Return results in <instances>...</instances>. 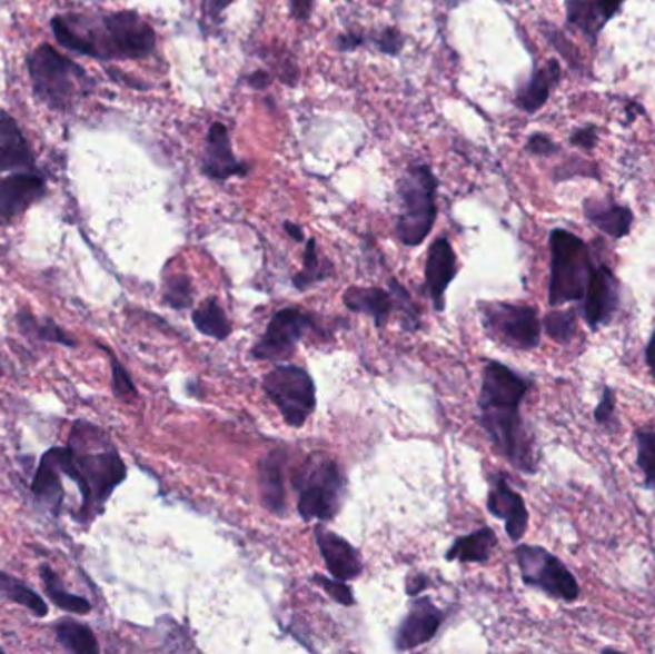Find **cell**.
<instances>
[{
    "label": "cell",
    "instance_id": "obj_1",
    "mask_svg": "<svg viewBox=\"0 0 655 654\" xmlns=\"http://www.w3.org/2000/svg\"><path fill=\"white\" fill-rule=\"evenodd\" d=\"M54 453L60 470L77 482L83 497L77 521L90 523L102 513L113 489L125 480L123 459L108 436L89 423H76L69 434V446L54 447Z\"/></svg>",
    "mask_w": 655,
    "mask_h": 654
},
{
    "label": "cell",
    "instance_id": "obj_2",
    "mask_svg": "<svg viewBox=\"0 0 655 654\" xmlns=\"http://www.w3.org/2000/svg\"><path fill=\"white\" fill-rule=\"evenodd\" d=\"M56 41L69 50L98 60L146 58L156 49V31L137 12H113L100 20L62 18L52 20Z\"/></svg>",
    "mask_w": 655,
    "mask_h": 654
},
{
    "label": "cell",
    "instance_id": "obj_3",
    "mask_svg": "<svg viewBox=\"0 0 655 654\" xmlns=\"http://www.w3.org/2000/svg\"><path fill=\"white\" fill-rule=\"evenodd\" d=\"M527 388L514 383H495L482 386L479 394V423L487 432L498 455L519 473H537L538 455L535 436L522 418L519 405Z\"/></svg>",
    "mask_w": 655,
    "mask_h": 654
},
{
    "label": "cell",
    "instance_id": "obj_4",
    "mask_svg": "<svg viewBox=\"0 0 655 654\" xmlns=\"http://www.w3.org/2000/svg\"><path fill=\"white\" fill-rule=\"evenodd\" d=\"M594 265L588 246L577 235L566 229L552 230L548 304L558 307L585 298Z\"/></svg>",
    "mask_w": 655,
    "mask_h": 654
},
{
    "label": "cell",
    "instance_id": "obj_5",
    "mask_svg": "<svg viewBox=\"0 0 655 654\" xmlns=\"http://www.w3.org/2000/svg\"><path fill=\"white\" fill-rule=\"evenodd\" d=\"M437 179L428 166L408 168L399 181L400 214L395 232L405 246H418L429 237L437 217Z\"/></svg>",
    "mask_w": 655,
    "mask_h": 654
},
{
    "label": "cell",
    "instance_id": "obj_6",
    "mask_svg": "<svg viewBox=\"0 0 655 654\" xmlns=\"http://www.w3.org/2000/svg\"><path fill=\"white\" fill-rule=\"evenodd\" d=\"M28 70L34 95L56 110L73 105L89 89L87 73L49 44H42L28 58Z\"/></svg>",
    "mask_w": 655,
    "mask_h": 654
},
{
    "label": "cell",
    "instance_id": "obj_7",
    "mask_svg": "<svg viewBox=\"0 0 655 654\" xmlns=\"http://www.w3.org/2000/svg\"><path fill=\"white\" fill-rule=\"evenodd\" d=\"M297 511L304 521H331L338 515L344 499V476L336 460L310 457L294 476Z\"/></svg>",
    "mask_w": 655,
    "mask_h": 654
},
{
    "label": "cell",
    "instance_id": "obj_8",
    "mask_svg": "<svg viewBox=\"0 0 655 654\" xmlns=\"http://www.w3.org/2000/svg\"><path fill=\"white\" fill-rule=\"evenodd\" d=\"M262 388L270 402L282 413L284 420L290 426L305 425V420L315 412L317 394L315 383L307 370L296 365H280L270 370L262 380Z\"/></svg>",
    "mask_w": 655,
    "mask_h": 654
},
{
    "label": "cell",
    "instance_id": "obj_9",
    "mask_svg": "<svg viewBox=\"0 0 655 654\" xmlns=\"http://www.w3.org/2000/svg\"><path fill=\"white\" fill-rule=\"evenodd\" d=\"M517 566L525 584L537 587L550 597L573 603L580 597V585L566 564L545 547L519 545L516 549Z\"/></svg>",
    "mask_w": 655,
    "mask_h": 654
},
{
    "label": "cell",
    "instance_id": "obj_10",
    "mask_svg": "<svg viewBox=\"0 0 655 654\" xmlns=\"http://www.w3.org/2000/svg\"><path fill=\"white\" fill-rule=\"evenodd\" d=\"M483 327L495 340L512 349H535L540 344L537 309L508 301L482 304Z\"/></svg>",
    "mask_w": 655,
    "mask_h": 654
},
{
    "label": "cell",
    "instance_id": "obj_11",
    "mask_svg": "<svg viewBox=\"0 0 655 654\" xmlns=\"http://www.w3.org/2000/svg\"><path fill=\"white\" fill-rule=\"evenodd\" d=\"M315 328L312 315L305 314L296 307L282 309L270 319L261 340L257 341L251 356L262 361H284L294 354L297 341L305 333Z\"/></svg>",
    "mask_w": 655,
    "mask_h": 654
},
{
    "label": "cell",
    "instance_id": "obj_12",
    "mask_svg": "<svg viewBox=\"0 0 655 654\" xmlns=\"http://www.w3.org/2000/svg\"><path fill=\"white\" fill-rule=\"evenodd\" d=\"M583 299H585L583 315H585L586 325L593 330L604 327L614 317L619 307V283L607 265H594Z\"/></svg>",
    "mask_w": 655,
    "mask_h": 654
},
{
    "label": "cell",
    "instance_id": "obj_13",
    "mask_svg": "<svg viewBox=\"0 0 655 654\" xmlns=\"http://www.w3.org/2000/svg\"><path fill=\"white\" fill-rule=\"evenodd\" d=\"M443 620H445V614L428 597L416 598L397 630L395 648L397 651H413V648L420 647L424 643L434 640L435 634L441 627Z\"/></svg>",
    "mask_w": 655,
    "mask_h": 654
},
{
    "label": "cell",
    "instance_id": "obj_14",
    "mask_svg": "<svg viewBox=\"0 0 655 654\" xmlns=\"http://www.w3.org/2000/svg\"><path fill=\"white\" fill-rule=\"evenodd\" d=\"M487 508L493 516L504 521L506 534L512 542H519L527 532L529 524V513L525 507L524 497L514 492L503 474H493L490 476V492Z\"/></svg>",
    "mask_w": 655,
    "mask_h": 654
},
{
    "label": "cell",
    "instance_id": "obj_15",
    "mask_svg": "<svg viewBox=\"0 0 655 654\" xmlns=\"http://www.w3.org/2000/svg\"><path fill=\"white\" fill-rule=\"evenodd\" d=\"M201 171L214 181H225L236 175L244 177L249 174V164L236 158L227 126H222L219 121L209 127V131H207L206 153H204V161H201Z\"/></svg>",
    "mask_w": 655,
    "mask_h": 654
},
{
    "label": "cell",
    "instance_id": "obj_16",
    "mask_svg": "<svg viewBox=\"0 0 655 654\" xmlns=\"http://www.w3.org/2000/svg\"><path fill=\"white\" fill-rule=\"evenodd\" d=\"M44 196V181L31 171H16L0 179V219L10 221Z\"/></svg>",
    "mask_w": 655,
    "mask_h": 654
},
{
    "label": "cell",
    "instance_id": "obj_17",
    "mask_svg": "<svg viewBox=\"0 0 655 654\" xmlns=\"http://www.w3.org/2000/svg\"><path fill=\"white\" fill-rule=\"evenodd\" d=\"M625 0H566V20L579 29L591 44L598 42L602 29L612 20Z\"/></svg>",
    "mask_w": 655,
    "mask_h": 654
},
{
    "label": "cell",
    "instance_id": "obj_18",
    "mask_svg": "<svg viewBox=\"0 0 655 654\" xmlns=\"http://www.w3.org/2000/svg\"><path fill=\"white\" fill-rule=\"evenodd\" d=\"M315 537H317L320 555L325 558L326 566L334 578L347 582L360 576L363 561H360L359 551L355 549L351 543L326 529L325 526L315 528Z\"/></svg>",
    "mask_w": 655,
    "mask_h": 654
},
{
    "label": "cell",
    "instance_id": "obj_19",
    "mask_svg": "<svg viewBox=\"0 0 655 654\" xmlns=\"http://www.w3.org/2000/svg\"><path fill=\"white\" fill-rule=\"evenodd\" d=\"M456 277V254L447 238H437L429 248L426 261V285L435 309H445V293Z\"/></svg>",
    "mask_w": 655,
    "mask_h": 654
},
{
    "label": "cell",
    "instance_id": "obj_20",
    "mask_svg": "<svg viewBox=\"0 0 655 654\" xmlns=\"http://www.w3.org/2000/svg\"><path fill=\"white\" fill-rule=\"evenodd\" d=\"M33 166V153L20 127L7 113H0V174L31 171Z\"/></svg>",
    "mask_w": 655,
    "mask_h": 654
},
{
    "label": "cell",
    "instance_id": "obj_21",
    "mask_svg": "<svg viewBox=\"0 0 655 654\" xmlns=\"http://www.w3.org/2000/svg\"><path fill=\"white\" fill-rule=\"evenodd\" d=\"M259 492L262 505L275 515L286 513V492H284V453L272 452L259 463Z\"/></svg>",
    "mask_w": 655,
    "mask_h": 654
},
{
    "label": "cell",
    "instance_id": "obj_22",
    "mask_svg": "<svg viewBox=\"0 0 655 654\" xmlns=\"http://www.w3.org/2000/svg\"><path fill=\"white\" fill-rule=\"evenodd\" d=\"M559 77H562V68L556 60H550L545 68L535 71L532 79L524 87H519V91H517V108L527 113L540 110L550 97L552 89L558 85Z\"/></svg>",
    "mask_w": 655,
    "mask_h": 654
},
{
    "label": "cell",
    "instance_id": "obj_23",
    "mask_svg": "<svg viewBox=\"0 0 655 654\" xmlns=\"http://www.w3.org/2000/svg\"><path fill=\"white\" fill-rule=\"evenodd\" d=\"M585 216L596 229L612 238L627 237L635 221V216L627 206L598 200H586Z\"/></svg>",
    "mask_w": 655,
    "mask_h": 654
},
{
    "label": "cell",
    "instance_id": "obj_24",
    "mask_svg": "<svg viewBox=\"0 0 655 654\" xmlns=\"http://www.w3.org/2000/svg\"><path fill=\"white\" fill-rule=\"evenodd\" d=\"M60 465L56 460L54 449L44 453L41 459V465L37 468L33 484H31V492H33L37 502L44 503V507H49L52 513H60L63 499V487L60 476H62Z\"/></svg>",
    "mask_w": 655,
    "mask_h": 654
},
{
    "label": "cell",
    "instance_id": "obj_25",
    "mask_svg": "<svg viewBox=\"0 0 655 654\" xmlns=\"http://www.w3.org/2000/svg\"><path fill=\"white\" fill-rule=\"evenodd\" d=\"M344 304L349 311L370 315L379 328L384 327L389 314L394 311V294L386 293L381 288H359L353 286L344 294Z\"/></svg>",
    "mask_w": 655,
    "mask_h": 654
},
{
    "label": "cell",
    "instance_id": "obj_26",
    "mask_svg": "<svg viewBox=\"0 0 655 654\" xmlns=\"http://www.w3.org/2000/svg\"><path fill=\"white\" fill-rule=\"evenodd\" d=\"M497 534L490 528H482L469 536L456 539L448 549L447 561H463V563H487L490 553L497 547Z\"/></svg>",
    "mask_w": 655,
    "mask_h": 654
},
{
    "label": "cell",
    "instance_id": "obj_27",
    "mask_svg": "<svg viewBox=\"0 0 655 654\" xmlns=\"http://www.w3.org/2000/svg\"><path fill=\"white\" fill-rule=\"evenodd\" d=\"M56 637L69 653L97 654L100 651L90 627L77 624L76 620L63 618L56 622Z\"/></svg>",
    "mask_w": 655,
    "mask_h": 654
},
{
    "label": "cell",
    "instance_id": "obj_28",
    "mask_svg": "<svg viewBox=\"0 0 655 654\" xmlns=\"http://www.w3.org/2000/svg\"><path fill=\"white\" fill-rule=\"evenodd\" d=\"M193 327L200 330L201 335L211 336L215 340H225L232 333V325L227 314L222 311L219 301L209 298L204 301L192 315Z\"/></svg>",
    "mask_w": 655,
    "mask_h": 654
},
{
    "label": "cell",
    "instance_id": "obj_29",
    "mask_svg": "<svg viewBox=\"0 0 655 654\" xmlns=\"http://www.w3.org/2000/svg\"><path fill=\"white\" fill-rule=\"evenodd\" d=\"M0 595L12 601L16 605L28 608L29 613L39 616V618L49 614V606L44 603V598L39 593H34L29 585L10 576L7 572H0Z\"/></svg>",
    "mask_w": 655,
    "mask_h": 654
},
{
    "label": "cell",
    "instance_id": "obj_30",
    "mask_svg": "<svg viewBox=\"0 0 655 654\" xmlns=\"http://www.w3.org/2000/svg\"><path fill=\"white\" fill-rule=\"evenodd\" d=\"M41 576L42 584H44V589H47V595L52 598V603H54L58 608H62V611H68V613L76 614L90 613L89 601H87V598L77 597V595H71V593L66 592L62 579L58 578V574H56V572L50 568V566H42Z\"/></svg>",
    "mask_w": 655,
    "mask_h": 654
},
{
    "label": "cell",
    "instance_id": "obj_31",
    "mask_svg": "<svg viewBox=\"0 0 655 654\" xmlns=\"http://www.w3.org/2000/svg\"><path fill=\"white\" fill-rule=\"evenodd\" d=\"M328 275H330V264L320 261L317 240L310 238V240H307V246H305L304 269L294 277V286H296L297 290H305L310 285L318 283V280H325Z\"/></svg>",
    "mask_w": 655,
    "mask_h": 654
},
{
    "label": "cell",
    "instance_id": "obj_32",
    "mask_svg": "<svg viewBox=\"0 0 655 654\" xmlns=\"http://www.w3.org/2000/svg\"><path fill=\"white\" fill-rule=\"evenodd\" d=\"M18 325H20L21 330H23L26 335L37 336V338H41V340L56 341V344L76 346V340L69 338V336L63 333L62 328L58 327L52 319H44V323H37L33 315L28 314V311H21V314L18 315Z\"/></svg>",
    "mask_w": 655,
    "mask_h": 654
},
{
    "label": "cell",
    "instance_id": "obj_33",
    "mask_svg": "<svg viewBox=\"0 0 655 654\" xmlns=\"http://www.w3.org/2000/svg\"><path fill=\"white\" fill-rule=\"evenodd\" d=\"M636 463L644 474V486L655 487L654 430H636Z\"/></svg>",
    "mask_w": 655,
    "mask_h": 654
},
{
    "label": "cell",
    "instance_id": "obj_34",
    "mask_svg": "<svg viewBox=\"0 0 655 654\" xmlns=\"http://www.w3.org/2000/svg\"><path fill=\"white\" fill-rule=\"evenodd\" d=\"M543 327H545L546 335L550 336L552 340L558 341V344H567L577 335V317H575L573 309L552 311L543 320Z\"/></svg>",
    "mask_w": 655,
    "mask_h": 654
},
{
    "label": "cell",
    "instance_id": "obj_35",
    "mask_svg": "<svg viewBox=\"0 0 655 654\" xmlns=\"http://www.w3.org/2000/svg\"><path fill=\"white\" fill-rule=\"evenodd\" d=\"M163 298L175 309H187L188 306H192V283L185 275L175 277L167 283Z\"/></svg>",
    "mask_w": 655,
    "mask_h": 654
},
{
    "label": "cell",
    "instance_id": "obj_36",
    "mask_svg": "<svg viewBox=\"0 0 655 654\" xmlns=\"http://www.w3.org/2000/svg\"><path fill=\"white\" fill-rule=\"evenodd\" d=\"M310 579H312L315 584L320 585V587H322V589H325L336 603H339V605H355L351 587L345 584L344 579L325 578V576H320V574H315Z\"/></svg>",
    "mask_w": 655,
    "mask_h": 654
},
{
    "label": "cell",
    "instance_id": "obj_37",
    "mask_svg": "<svg viewBox=\"0 0 655 654\" xmlns=\"http://www.w3.org/2000/svg\"><path fill=\"white\" fill-rule=\"evenodd\" d=\"M594 420L604 428H612V426L617 425V420H615V392L609 386L604 388L601 402L594 409Z\"/></svg>",
    "mask_w": 655,
    "mask_h": 654
},
{
    "label": "cell",
    "instance_id": "obj_38",
    "mask_svg": "<svg viewBox=\"0 0 655 654\" xmlns=\"http://www.w3.org/2000/svg\"><path fill=\"white\" fill-rule=\"evenodd\" d=\"M373 42L384 54L397 57L405 44V37L400 36L399 29L386 28L379 33H374Z\"/></svg>",
    "mask_w": 655,
    "mask_h": 654
},
{
    "label": "cell",
    "instance_id": "obj_39",
    "mask_svg": "<svg viewBox=\"0 0 655 654\" xmlns=\"http://www.w3.org/2000/svg\"><path fill=\"white\" fill-rule=\"evenodd\" d=\"M111 370H113V390H116V396L121 397V399H129V397L137 396V388L132 384L131 376L127 375V370L113 357H111Z\"/></svg>",
    "mask_w": 655,
    "mask_h": 654
},
{
    "label": "cell",
    "instance_id": "obj_40",
    "mask_svg": "<svg viewBox=\"0 0 655 654\" xmlns=\"http://www.w3.org/2000/svg\"><path fill=\"white\" fill-rule=\"evenodd\" d=\"M525 150L529 153H535V156H550V153L558 152V145H556L548 135L535 132V135H532L529 140H527Z\"/></svg>",
    "mask_w": 655,
    "mask_h": 654
},
{
    "label": "cell",
    "instance_id": "obj_41",
    "mask_svg": "<svg viewBox=\"0 0 655 654\" xmlns=\"http://www.w3.org/2000/svg\"><path fill=\"white\" fill-rule=\"evenodd\" d=\"M546 37H548V41L559 50L562 57H566L572 66H577V62H579V54H577V50H575L572 42L567 41L566 37L562 36L556 29H552V33L548 31Z\"/></svg>",
    "mask_w": 655,
    "mask_h": 654
},
{
    "label": "cell",
    "instance_id": "obj_42",
    "mask_svg": "<svg viewBox=\"0 0 655 654\" xmlns=\"http://www.w3.org/2000/svg\"><path fill=\"white\" fill-rule=\"evenodd\" d=\"M596 137H598V131H596V127L588 126L583 127V129H577V131L573 132L572 135V145L573 147L585 148V150H593L596 147Z\"/></svg>",
    "mask_w": 655,
    "mask_h": 654
},
{
    "label": "cell",
    "instance_id": "obj_43",
    "mask_svg": "<svg viewBox=\"0 0 655 654\" xmlns=\"http://www.w3.org/2000/svg\"><path fill=\"white\" fill-rule=\"evenodd\" d=\"M235 0H204V18L207 21H219L222 12L227 10Z\"/></svg>",
    "mask_w": 655,
    "mask_h": 654
},
{
    "label": "cell",
    "instance_id": "obj_44",
    "mask_svg": "<svg viewBox=\"0 0 655 654\" xmlns=\"http://www.w3.org/2000/svg\"><path fill=\"white\" fill-rule=\"evenodd\" d=\"M288 2H290L291 16H294L297 21L309 20L315 0H288Z\"/></svg>",
    "mask_w": 655,
    "mask_h": 654
},
{
    "label": "cell",
    "instance_id": "obj_45",
    "mask_svg": "<svg viewBox=\"0 0 655 654\" xmlns=\"http://www.w3.org/2000/svg\"><path fill=\"white\" fill-rule=\"evenodd\" d=\"M366 39L365 37L360 36V33H345V36L338 37V44L339 50H355L359 49L360 44H365Z\"/></svg>",
    "mask_w": 655,
    "mask_h": 654
},
{
    "label": "cell",
    "instance_id": "obj_46",
    "mask_svg": "<svg viewBox=\"0 0 655 654\" xmlns=\"http://www.w3.org/2000/svg\"><path fill=\"white\" fill-rule=\"evenodd\" d=\"M246 79H248L249 87H254L257 91H262V89H267L270 85V73L265 70L254 71V73L246 77Z\"/></svg>",
    "mask_w": 655,
    "mask_h": 654
},
{
    "label": "cell",
    "instance_id": "obj_47",
    "mask_svg": "<svg viewBox=\"0 0 655 654\" xmlns=\"http://www.w3.org/2000/svg\"><path fill=\"white\" fill-rule=\"evenodd\" d=\"M426 587H428V579H426V576H421L420 574V576H413V578H408V595L416 597V595H420V593L424 592Z\"/></svg>",
    "mask_w": 655,
    "mask_h": 654
},
{
    "label": "cell",
    "instance_id": "obj_48",
    "mask_svg": "<svg viewBox=\"0 0 655 654\" xmlns=\"http://www.w3.org/2000/svg\"><path fill=\"white\" fill-rule=\"evenodd\" d=\"M646 363H648L649 373L654 376L655 380V328L654 333H652V338H649L648 346H646Z\"/></svg>",
    "mask_w": 655,
    "mask_h": 654
},
{
    "label": "cell",
    "instance_id": "obj_49",
    "mask_svg": "<svg viewBox=\"0 0 655 654\" xmlns=\"http://www.w3.org/2000/svg\"><path fill=\"white\" fill-rule=\"evenodd\" d=\"M284 229H286V232H288L296 242H301V240H304V229H301L299 225L286 221V224H284Z\"/></svg>",
    "mask_w": 655,
    "mask_h": 654
}]
</instances>
